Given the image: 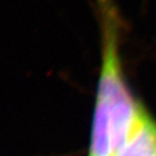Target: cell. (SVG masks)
<instances>
[{
    "label": "cell",
    "instance_id": "6da1fadb",
    "mask_svg": "<svg viewBox=\"0 0 156 156\" xmlns=\"http://www.w3.org/2000/svg\"><path fill=\"white\" fill-rule=\"evenodd\" d=\"M117 156H156V122L148 113L136 133Z\"/></svg>",
    "mask_w": 156,
    "mask_h": 156
}]
</instances>
